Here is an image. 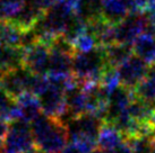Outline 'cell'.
Here are the masks:
<instances>
[{"label":"cell","mask_w":155,"mask_h":153,"mask_svg":"<svg viewBox=\"0 0 155 153\" xmlns=\"http://www.w3.org/2000/svg\"><path fill=\"white\" fill-rule=\"evenodd\" d=\"M31 130L39 153H61L67 146L68 126L61 119L42 114L31 124Z\"/></svg>","instance_id":"obj_1"},{"label":"cell","mask_w":155,"mask_h":153,"mask_svg":"<svg viewBox=\"0 0 155 153\" xmlns=\"http://www.w3.org/2000/svg\"><path fill=\"white\" fill-rule=\"evenodd\" d=\"M110 68L103 47H97L87 53H75L73 76L81 85L100 83L105 71Z\"/></svg>","instance_id":"obj_2"},{"label":"cell","mask_w":155,"mask_h":153,"mask_svg":"<svg viewBox=\"0 0 155 153\" xmlns=\"http://www.w3.org/2000/svg\"><path fill=\"white\" fill-rule=\"evenodd\" d=\"M2 153H39L31 125L23 120L10 123L2 146Z\"/></svg>","instance_id":"obj_3"},{"label":"cell","mask_w":155,"mask_h":153,"mask_svg":"<svg viewBox=\"0 0 155 153\" xmlns=\"http://www.w3.org/2000/svg\"><path fill=\"white\" fill-rule=\"evenodd\" d=\"M152 67L153 65L148 64L139 56L133 54L119 68H117L121 87L133 91L148 74Z\"/></svg>","instance_id":"obj_4"},{"label":"cell","mask_w":155,"mask_h":153,"mask_svg":"<svg viewBox=\"0 0 155 153\" xmlns=\"http://www.w3.org/2000/svg\"><path fill=\"white\" fill-rule=\"evenodd\" d=\"M50 47L42 43L34 42L23 50V68L28 72L45 76L49 71Z\"/></svg>","instance_id":"obj_5"},{"label":"cell","mask_w":155,"mask_h":153,"mask_svg":"<svg viewBox=\"0 0 155 153\" xmlns=\"http://www.w3.org/2000/svg\"><path fill=\"white\" fill-rule=\"evenodd\" d=\"M70 136H86L97 141L103 120L93 114H84L78 117L68 119L67 122Z\"/></svg>","instance_id":"obj_6"},{"label":"cell","mask_w":155,"mask_h":153,"mask_svg":"<svg viewBox=\"0 0 155 153\" xmlns=\"http://www.w3.org/2000/svg\"><path fill=\"white\" fill-rule=\"evenodd\" d=\"M19 113V120L32 124L42 115V106L40 98L33 92H24L15 98Z\"/></svg>","instance_id":"obj_7"},{"label":"cell","mask_w":155,"mask_h":153,"mask_svg":"<svg viewBox=\"0 0 155 153\" xmlns=\"http://www.w3.org/2000/svg\"><path fill=\"white\" fill-rule=\"evenodd\" d=\"M125 143V136L118 127L109 122H103L97 137V145L100 149L114 152Z\"/></svg>","instance_id":"obj_8"},{"label":"cell","mask_w":155,"mask_h":153,"mask_svg":"<svg viewBox=\"0 0 155 153\" xmlns=\"http://www.w3.org/2000/svg\"><path fill=\"white\" fill-rule=\"evenodd\" d=\"M23 68V50L15 48L0 41V79L4 74Z\"/></svg>","instance_id":"obj_9"},{"label":"cell","mask_w":155,"mask_h":153,"mask_svg":"<svg viewBox=\"0 0 155 153\" xmlns=\"http://www.w3.org/2000/svg\"><path fill=\"white\" fill-rule=\"evenodd\" d=\"M133 52L148 64L155 65V35L152 33L139 35L133 43Z\"/></svg>","instance_id":"obj_10"},{"label":"cell","mask_w":155,"mask_h":153,"mask_svg":"<svg viewBox=\"0 0 155 153\" xmlns=\"http://www.w3.org/2000/svg\"><path fill=\"white\" fill-rule=\"evenodd\" d=\"M133 94L138 100L155 106V65L152 67L148 74L133 90Z\"/></svg>","instance_id":"obj_11"},{"label":"cell","mask_w":155,"mask_h":153,"mask_svg":"<svg viewBox=\"0 0 155 153\" xmlns=\"http://www.w3.org/2000/svg\"><path fill=\"white\" fill-rule=\"evenodd\" d=\"M103 50L109 67L113 69L119 68L121 64L134 54L131 45H126L120 43H113L109 46L103 47Z\"/></svg>","instance_id":"obj_12"},{"label":"cell","mask_w":155,"mask_h":153,"mask_svg":"<svg viewBox=\"0 0 155 153\" xmlns=\"http://www.w3.org/2000/svg\"><path fill=\"white\" fill-rule=\"evenodd\" d=\"M26 4L27 0H2L0 2V21H14Z\"/></svg>","instance_id":"obj_13"},{"label":"cell","mask_w":155,"mask_h":153,"mask_svg":"<svg viewBox=\"0 0 155 153\" xmlns=\"http://www.w3.org/2000/svg\"><path fill=\"white\" fill-rule=\"evenodd\" d=\"M71 45L76 53H87V52L94 51L95 48L99 47L96 38L88 30V26H87V30L82 32L74 38L71 41Z\"/></svg>","instance_id":"obj_14"},{"label":"cell","mask_w":155,"mask_h":153,"mask_svg":"<svg viewBox=\"0 0 155 153\" xmlns=\"http://www.w3.org/2000/svg\"><path fill=\"white\" fill-rule=\"evenodd\" d=\"M152 136H135L125 141L133 153H152Z\"/></svg>","instance_id":"obj_15"},{"label":"cell","mask_w":155,"mask_h":153,"mask_svg":"<svg viewBox=\"0 0 155 153\" xmlns=\"http://www.w3.org/2000/svg\"><path fill=\"white\" fill-rule=\"evenodd\" d=\"M9 125H10V124H9L8 122L0 119V151H2V146H4V142H5V139H6V135H7V133H8Z\"/></svg>","instance_id":"obj_16"},{"label":"cell","mask_w":155,"mask_h":153,"mask_svg":"<svg viewBox=\"0 0 155 153\" xmlns=\"http://www.w3.org/2000/svg\"><path fill=\"white\" fill-rule=\"evenodd\" d=\"M61 153H82V152L78 150V148L76 146V145L73 144V143L70 142L69 144H67V146L65 148V150H64Z\"/></svg>","instance_id":"obj_17"},{"label":"cell","mask_w":155,"mask_h":153,"mask_svg":"<svg viewBox=\"0 0 155 153\" xmlns=\"http://www.w3.org/2000/svg\"><path fill=\"white\" fill-rule=\"evenodd\" d=\"M114 153H133V152H131V150L129 149V146L126 144V142H125L119 149L117 150V151H114Z\"/></svg>","instance_id":"obj_18"},{"label":"cell","mask_w":155,"mask_h":153,"mask_svg":"<svg viewBox=\"0 0 155 153\" xmlns=\"http://www.w3.org/2000/svg\"><path fill=\"white\" fill-rule=\"evenodd\" d=\"M151 145H152V153H155V134L151 137Z\"/></svg>","instance_id":"obj_19"},{"label":"cell","mask_w":155,"mask_h":153,"mask_svg":"<svg viewBox=\"0 0 155 153\" xmlns=\"http://www.w3.org/2000/svg\"><path fill=\"white\" fill-rule=\"evenodd\" d=\"M92 153H114V152H109V151H105V150H102V149H99V150L96 149Z\"/></svg>","instance_id":"obj_20"},{"label":"cell","mask_w":155,"mask_h":153,"mask_svg":"<svg viewBox=\"0 0 155 153\" xmlns=\"http://www.w3.org/2000/svg\"><path fill=\"white\" fill-rule=\"evenodd\" d=\"M1 1H2V0H0V2H1Z\"/></svg>","instance_id":"obj_21"},{"label":"cell","mask_w":155,"mask_h":153,"mask_svg":"<svg viewBox=\"0 0 155 153\" xmlns=\"http://www.w3.org/2000/svg\"><path fill=\"white\" fill-rule=\"evenodd\" d=\"M1 153H2V152H1Z\"/></svg>","instance_id":"obj_22"}]
</instances>
